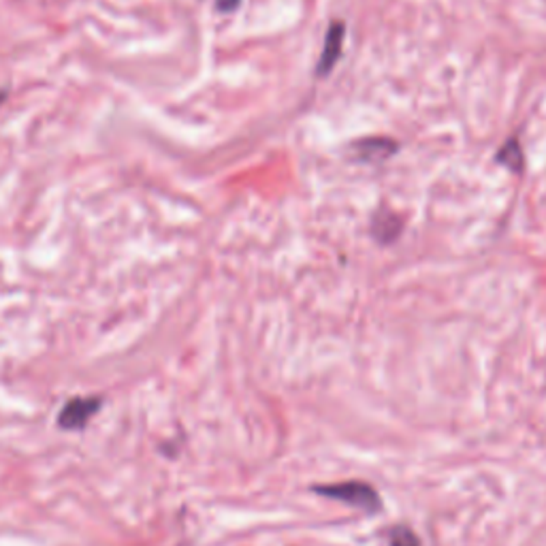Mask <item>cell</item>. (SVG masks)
Here are the masks:
<instances>
[{
  "instance_id": "1",
  "label": "cell",
  "mask_w": 546,
  "mask_h": 546,
  "mask_svg": "<svg viewBox=\"0 0 546 546\" xmlns=\"http://www.w3.org/2000/svg\"><path fill=\"white\" fill-rule=\"evenodd\" d=\"M314 493L322 495V498L344 501V504L359 508L363 512H378L383 508V499L376 488L367 482L361 480H348V482H335V485H319L314 487Z\"/></svg>"
},
{
  "instance_id": "2",
  "label": "cell",
  "mask_w": 546,
  "mask_h": 546,
  "mask_svg": "<svg viewBox=\"0 0 546 546\" xmlns=\"http://www.w3.org/2000/svg\"><path fill=\"white\" fill-rule=\"evenodd\" d=\"M100 408L99 397H75L71 402L65 404V408L60 410L58 425L62 429H81L86 427L88 421L97 415Z\"/></svg>"
},
{
  "instance_id": "3",
  "label": "cell",
  "mask_w": 546,
  "mask_h": 546,
  "mask_svg": "<svg viewBox=\"0 0 546 546\" xmlns=\"http://www.w3.org/2000/svg\"><path fill=\"white\" fill-rule=\"evenodd\" d=\"M344 35H346L344 24L331 22V26H329L325 37V47H322L320 60L319 65H316V75H319V78H327V75L333 71V67L338 65L341 47H344Z\"/></svg>"
},
{
  "instance_id": "4",
  "label": "cell",
  "mask_w": 546,
  "mask_h": 546,
  "mask_svg": "<svg viewBox=\"0 0 546 546\" xmlns=\"http://www.w3.org/2000/svg\"><path fill=\"white\" fill-rule=\"evenodd\" d=\"M352 154L359 163H383L397 152V143L386 137H367L352 143Z\"/></svg>"
},
{
  "instance_id": "5",
  "label": "cell",
  "mask_w": 546,
  "mask_h": 546,
  "mask_svg": "<svg viewBox=\"0 0 546 546\" xmlns=\"http://www.w3.org/2000/svg\"><path fill=\"white\" fill-rule=\"evenodd\" d=\"M402 233V220L395 214H378L372 220V235L383 244L395 241Z\"/></svg>"
},
{
  "instance_id": "6",
  "label": "cell",
  "mask_w": 546,
  "mask_h": 546,
  "mask_svg": "<svg viewBox=\"0 0 546 546\" xmlns=\"http://www.w3.org/2000/svg\"><path fill=\"white\" fill-rule=\"evenodd\" d=\"M498 161L504 164V167H508L510 171H520L523 169V152H520L519 143L514 142V139H510L504 148L499 150L498 154Z\"/></svg>"
},
{
  "instance_id": "7",
  "label": "cell",
  "mask_w": 546,
  "mask_h": 546,
  "mask_svg": "<svg viewBox=\"0 0 546 546\" xmlns=\"http://www.w3.org/2000/svg\"><path fill=\"white\" fill-rule=\"evenodd\" d=\"M389 544L391 546H421V540L415 536V531L405 525L393 527L389 533Z\"/></svg>"
},
{
  "instance_id": "8",
  "label": "cell",
  "mask_w": 546,
  "mask_h": 546,
  "mask_svg": "<svg viewBox=\"0 0 546 546\" xmlns=\"http://www.w3.org/2000/svg\"><path fill=\"white\" fill-rule=\"evenodd\" d=\"M241 0H215V7H218V11H222V14H228V11H235L239 7Z\"/></svg>"
}]
</instances>
